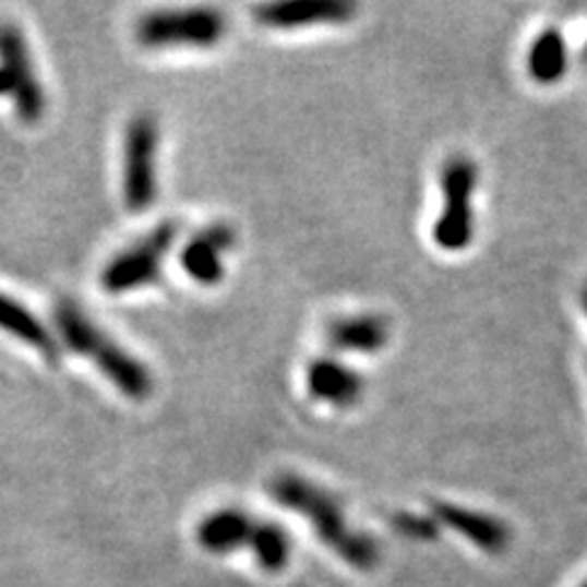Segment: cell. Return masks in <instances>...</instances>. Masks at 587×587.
<instances>
[{"instance_id":"obj_1","label":"cell","mask_w":587,"mask_h":587,"mask_svg":"<svg viewBox=\"0 0 587 587\" xmlns=\"http://www.w3.org/2000/svg\"><path fill=\"white\" fill-rule=\"evenodd\" d=\"M269 494L281 507L301 514L313 526L319 539L346 563L356 565L360 571H372L378 565V543L370 536L352 529L338 500L323 490L321 484L299 478V475L281 472L269 482Z\"/></svg>"},{"instance_id":"obj_2","label":"cell","mask_w":587,"mask_h":587,"mask_svg":"<svg viewBox=\"0 0 587 587\" xmlns=\"http://www.w3.org/2000/svg\"><path fill=\"white\" fill-rule=\"evenodd\" d=\"M55 321L59 336L69 348L79 356L94 360L100 372L125 394L128 399L143 402L147 399L155 382H152L149 370L137 358L116 343L108 333L91 321L84 309L76 307L74 301H59L55 307Z\"/></svg>"},{"instance_id":"obj_3","label":"cell","mask_w":587,"mask_h":587,"mask_svg":"<svg viewBox=\"0 0 587 587\" xmlns=\"http://www.w3.org/2000/svg\"><path fill=\"white\" fill-rule=\"evenodd\" d=\"M228 29V17L216 8L152 10L135 23V39L145 49H208Z\"/></svg>"},{"instance_id":"obj_4","label":"cell","mask_w":587,"mask_h":587,"mask_svg":"<svg viewBox=\"0 0 587 587\" xmlns=\"http://www.w3.org/2000/svg\"><path fill=\"white\" fill-rule=\"evenodd\" d=\"M475 189H478V165L470 157L455 155L445 161L441 171L443 208L433 226V242L441 250L460 252L472 242Z\"/></svg>"},{"instance_id":"obj_5","label":"cell","mask_w":587,"mask_h":587,"mask_svg":"<svg viewBox=\"0 0 587 587\" xmlns=\"http://www.w3.org/2000/svg\"><path fill=\"white\" fill-rule=\"evenodd\" d=\"M179 236V223L161 220L133 245L120 250L118 255L104 267L100 275V287L108 294H125L133 289H143L155 285L161 277L167 252L175 245Z\"/></svg>"},{"instance_id":"obj_6","label":"cell","mask_w":587,"mask_h":587,"mask_svg":"<svg viewBox=\"0 0 587 587\" xmlns=\"http://www.w3.org/2000/svg\"><path fill=\"white\" fill-rule=\"evenodd\" d=\"M0 96H13L17 116L25 123L35 125L43 120L45 88L35 74L23 29L13 23H0Z\"/></svg>"},{"instance_id":"obj_7","label":"cell","mask_w":587,"mask_h":587,"mask_svg":"<svg viewBox=\"0 0 587 587\" xmlns=\"http://www.w3.org/2000/svg\"><path fill=\"white\" fill-rule=\"evenodd\" d=\"M159 123L149 113H137L128 123L123 145V199L130 211H145L155 204Z\"/></svg>"},{"instance_id":"obj_8","label":"cell","mask_w":587,"mask_h":587,"mask_svg":"<svg viewBox=\"0 0 587 587\" xmlns=\"http://www.w3.org/2000/svg\"><path fill=\"white\" fill-rule=\"evenodd\" d=\"M356 15V5L343 0H289L255 10V20L275 29H301L313 25H340Z\"/></svg>"},{"instance_id":"obj_9","label":"cell","mask_w":587,"mask_h":587,"mask_svg":"<svg viewBox=\"0 0 587 587\" xmlns=\"http://www.w3.org/2000/svg\"><path fill=\"white\" fill-rule=\"evenodd\" d=\"M236 245V232L226 223H214L191 238L181 250V267L199 285H218L223 279V255Z\"/></svg>"},{"instance_id":"obj_10","label":"cell","mask_w":587,"mask_h":587,"mask_svg":"<svg viewBox=\"0 0 587 587\" xmlns=\"http://www.w3.org/2000/svg\"><path fill=\"white\" fill-rule=\"evenodd\" d=\"M433 516H436L441 524L451 526L453 531L465 536V539H470L484 553L500 555L507 551L512 543L510 526L492 514L465 510V507H458V504L436 502L433 504Z\"/></svg>"},{"instance_id":"obj_11","label":"cell","mask_w":587,"mask_h":587,"mask_svg":"<svg viewBox=\"0 0 587 587\" xmlns=\"http://www.w3.org/2000/svg\"><path fill=\"white\" fill-rule=\"evenodd\" d=\"M307 390L313 399L333 404V407H352L362 399L366 382L346 362L319 358L307 368Z\"/></svg>"},{"instance_id":"obj_12","label":"cell","mask_w":587,"mask_h":587,"mask_svg":"<svg viewBox=\"0 0 587 587\" xmlns=\"http://www.w3.org/2000/svg\"><path fill=\"white\" fill-rule=\"evenodd\" d=\"M390 321L380 313H358V316L333 319L326 326L328 348L340 352L374 356L390 343Z\"/></svg>"},{"instance_id":"obj_13","label":"cell","mask_w":587,"mask_h":587,"mask_svg":"<svg viewBox=\"0 0 587 587\" xmlns=\"http://www.w3.org/2000/svg\"><path fill=\"white\" fill-rule=\"evenodd\" d=\"M255 522L240 510H220L199 524L196 539L208 553H230L250 543Z\"/></svg>"},{"instance_id":"obj_14","label":"cell","mask_w":587,"mask_h":587,"mask_svg":"<svg viewBox=\"0 0 587 587\" xmlns=\"http://www.w3.org/2000/svg\"><path fill=\"white\" fill-rule=\"evenodd\" d=\"M568 45L561 29L546 27L543 33L534 39L526 57V69H529L531 79L541 86H553L568 72Z\"/></svg>"},{"instance_id":"obj_15","label":"cell","mask_w":587,"mask_h":587,"mask_svg":"<svg viewBox=\"0 0 587 587\" xmlns=\"http://www.w3.org/2000/svg\"><path fill=\"white\" fill-rule=\"evenodd\" d=\"M0 328L37 348L47 360H57V340L52 333L33 311L5 297V294H0Z\"/></svg>"},{"instance_id":"obj_16","label":"cell","mask_w":587,"mask_h":587,"mask_svg":"<svg viewBox=\"0 0 587 587\" xmlns=\"http://www.w3.org/2000/svg\"><path fill=\"white\" fill-rule=\"evenodd\" d=\"M248 546L267 573H279L281 568H287L291 559V541L279 524L255 522Z\"/></svg>"},{"instance_id":"obj_17","label":"cell","mask_w":587,"mask_h":587,"mask_svg":"<svg viewBox=\"0 0 587 587\" xmlns=\"http://www.w3.org/2000/svg\"><path fill=\"white\" fill-rule=\"evenodd\" d=\"M392 524L402 536H409V539L414 541H431L439 536L436 522H431L427 519V516H419V514H407V512L394 514Z\"/></svg>"},{"instance_id":"obj_18","label":"cell","mask_w":587,"mask_h":587,"mask_svg":"<svg viewBox=\"0 0 587 587\" xmlns=\"http://www.w3.org/2000/svg\"><path fill=\"white\" fill-rule=\"evenodd\" d=\"M580 303H583V311H585V316H587V281H585V287L580 291Z\"/></svg>"},{"instance_id":"obj_19","label":"cell","mask_w":587,"mask_h":587,"mask_svg":"<svg viewBox=\"0 0 587 587\" xmlns=\"http://www.w3.org/2000/svg\"><path fill=\"white\" fill-rule=\"evenodd\" d=\"M583 587H587V583H585V585H583Z\"/></svg>"}]
</instances>
